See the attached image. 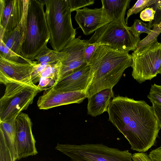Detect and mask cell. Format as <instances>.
I'll use <instances>...</instances> for the list:
<instances>
[{"instance_id":"1","label":"cell","mask_w":161,"mask_h":161,"mask_svg":"<svg viewBox=\"0 0 161 161\" xmlns=\"http://www.w3.org/2000/svg\"><path fill=\"white\" fill-rule=\"evenodd\" d=\"M107 112L108 121L123 135L131 149L145 153L154 145L161 128L152 106L145 101L114 96Z\"/></svg>"},{"instance_id":"2","label":"cell","mask_w":161,"mask_h":161,"mask_svg":"<svg viewBox=\"0 0 161 161\" xmlns=\"http://www.w3.org/2000/svg\"><path fill=\"white\" fill-rule=\"evenodd\" d=\"M132 63V56L129 52L99 46L89 62L93 76L86 91L87 98L103 89L113 88Z\"/></svg>"},{"instance_id":"3","label":"cell","mask_w":161,"mask_h":161,"mask_svg":"<svg viewBox=\"0 0 161 161\" xmlns=\"http://www.w3.org/2000/svg\"><path fill=\"white\" fill-rule=\"evenodd\" d=\"M44 0H29L25 37L21 56L32 61L45 47L50 40L44 6Z\"/></svg>"},{"instance_id":"4","label":"cell","mask_w":161,"mask_h":161,"mask_svg":"<svg viewBox=\"0 0 161 161\" xmlns=\"http://www.w3.org/2000/svg\"><path fill=\"white\" fill-rule=\"evenodd\" d=\"M45 16L53 50L61 51L76 34L72 23L68 0H45Z\"/></svg>"},{"instance_id":"5","label":"cell","mask_w":161,"mask_h":161,"mask_svg":"<svg viewBox=\"0 0 161 161\" xmlns=\"http://www.w3.org/2000/svg\"><path fill=\"white\" fill-rule=\"evenodd\" d=\"M55 149L71 161H133L128 150H121L100 144L57 143Z\"/></svg>"},{"instance_id":"6","label":"cell","mask_w":161,"mask_h":161,"mask_svg":"<svg viewBox=\"0 0 161 161\" xmlns=\"http://www.w3.org/2000/svg\"><path fill=\"white\" fill-rule=\"evenodd\" d=\"M127 27L121 22L112 21L96 30L87 42L99 43L119 51H134L140 38L134 36Z\"/></svg>"},{"instance_id":"7","label":"cell","mask_w":161,"mask_h":161,"mask_svg":"<svg viewBox=\"0 0 161 161\" xmlns=\"http://www.w3.org/2000/svg\"><path fill=\"white\" fill-rule=\"evenodd\" d=\"M3 96L0 99V121L17 117L33 102L39 92L31 87L14 82L5 85Z\"/></svg>"},{"instance_id":"8","label":"cell","mask_w":161,"mask_h":161,"mask_svg":"<svg viewBox=\"0 0 161 161\" xmlns=\"http://www.w3.org/2000/svg\"><path fill=\"white\" fill-rule=\"evenodd\" d=\"M132 76L141 84L157 76L161 65V42L156 40L131 54Z\"/></svg>"},{"instance_id":"9","label":"cell","mask_w":161,"mask_h":161,"mask_svg":"<svg viewBox=\"0 0 161 161\" xmlns=\"http://www.w3.org/2000/svg\"><path fill=\"white\" fill-rule=\"evenodd\" d=\"M32 64L22 63L5 59L0 56V82L5 85L14 82L32 88L39 92L43 89L38 87L33 82L31 75L34 65Z\"/></svg>"},{"instance_id":"10","label":"cell","mask_w":161,"mask_h":161,"mask_svg":"<svg viewBox=\"0 0 161 161\" xmlns=\"http://www.w3.org/2000/svg\"><path fill=\"white\" fill-rule=\"evenodd\" d=\"M15 124L18 160L36 155L38 152L32 132V123L28 115L20 113L16 118Z\"/></svg>"},{"instance_id":"11","label":"cell","mask_w":161,"mask_h":161,"mask_svg":"<svg viewBox=\"0 0 161 161\" xmlns=\"http://www.w3.org/2000/svg\"><path fill=\"white\" fill-rule=\"evenodd\" d=\"M87 41V40H81L79 37L75 38L61 51L67 53V55L61 61L60 72L55 83L75 70L89 64L86 62L84 56Z\"/></svg>"},{"instance_id":"12","label":"cell","mask_w":161,"mask_h":161,"mask_svg":"<svg viewBox=\"0 0 161 161\" xmlns=\"http://www.w3.org/2000/svg\"><path fill=\"white\" fill-rule=\"evenodd\" d=\"M29 0H0V27L14 29L27 12Z\"/></svg>"},{"instance_id":"13","label":"cell","mask_w":161,"mask_h":161,"mask_svg":"<svg viewBox=\"0 0 161 161\" xmlns=\"http://www.w3.org/2000/svg\"><path fill=\"white\" fill-rule=\"evenodd\" d=\"M86 98L85 91L64 92L50 87L39 97L37 104L40 109L47 110L62 105L79 104Z\"/></svg>"},{"instance_id":"14","label":"cell","mask_w":161,"mask_h":161,"mask_svg":"<svg viewBox=\"0 0 161 161\" xmlns=\"http://www.w3.org/2000/svg\"><path fill=\"white\" fill-rule=\"evenodd\" d=\"M93 76L91 65L88 64L64 77L50 87L57 91H86Z\"/></svg>"},{"instance_id":"15","label":"cell","mask_w":161,"mask_h":161,"mask_svg":"<svg viewBox=\"0 0 161 161\" xmlns=\"http://www.w3.org/2000/svg\"><path fill=\"white\" fill-rule=\"evenodd\" d=\"M17 117L0 121V161H16L18 160L16 138L15 120Z\"/></svg>"},{"instance_id":"16","label":"cell","mask_w":161,"mask_h":161,"mask_svg":"<svg viewBox=\"0 0 161 161\" xmlns=\"http://www.w3.org/2000/svg\"><path fill=\"white\" fill-rule=\"evenodd\" d=\"M75 19L84 35H90L113 20L103 8L90 9L85 7L76 11Z\"/></svg>"},{"instance_id":"17","label":"cell","mask_w":161,"mask_h":161,"mask_svg":"<svg viewBox=\"0 0 161 161\" xmlns=\"http://www.w3.org/2000/svg\"><path fill=\"white\" fill-rule=\"evenodd\" d=\"M27 13V12L13 30L4 31L0 27V39L9 48L19 55H21L22 45L25 37Z\"/></svg>"},{"instance_id":"18","label":"cell","mask_w":161,"mask_h":161,"mask_svg":"<svg viewBox=\"0 0 161 161\" xmlns=\"http://www.w3.org/2000/svg\"><path fill=\"white\" fill-rule=\"evenodd\" d=\"M114 97L113 88H106L88 98L87 114L95 117L107 112L109 103Z\"/></svg>"},{"instance_id":"19","label":"cell","mask_w":161,"mask_h":161,"mask_svg":"<svg viewBox=\"0 0 161 161\" xmlns=\"http://www.w3.org/2000/svg\"><path fill=\"white\" fill-rule=\"evenodd\" d=\"M130 0H102V6L108 16L113 21L126 24L125 17Z\"/></svg>"},{"instance_id":"20","label":"cell","mask_w":161,"mask_h":161,"mask_svg":"<svg viewBox=\"0 0 161 161\" xmlns=\"http://www.w3.org/2000/svg\"><path fill=\"white\" fill-rule=\"evenodd\" d=\"M66 53L56 51L48 48L47 46L42 50L35 57L37 63H59L61 62L66 57Z\"/></svg>"},{"instance_id":"21","label":"cell","mask_w":161,"mask_h":161,"mask_svg":"<svg viewBox=\"0 0 161 161\" xmlns=\"http://www.w3.org/2000/svg\"><path fill=\"white\" fill-rule=\"evenodd\" d=\"M0 56L11 61L22 63L32 64L34 61H32L18 55L9 48L0 39Z\"/></svg>"},{"instance_id":"22","label":"cell","mask_w":161,"mask_h":161,"mask_svg":"<svg viewBox=\"0 0 161 161\" xmlns=\"http://www.w3.org/2000/svg\"><path fill=\"white\" fill-rule=\"evenodd\" d=\"M61 66V62L52 63L48 65L38 77L39 81L41 78L50 80L54 83L57 81Z\"/></svg>"},{"instance_id":"23","label":"cell","mask_w":161,"mask_h":161,"mask_svg":"<svg viewBox=\"0 0 161 161\" xmlns=\"http://www.w3.org/2000/svg\"><path fill=\"white\" fill-rule=\"evenodd\" d=\"M127 29L134 36L138 38L140 37L142 33H146L149 34L152 31V30L147 27V24L137 19L134 20L133 24L131 26H128Z\"/></svg>"},{"instance_id":"24","label":"cell","mask_w":161,"mask_h":161,"mask_svg":"<svg viewBox=\"0 0 161 161\" xmlns=\"http://www.w3.org/2000/svg\"><path fill=\"white\" fill-rule=\"evenodd\" d=\"M156 0H138L133 6L128 11L125 19L126 25L128 18L132 15L136 14L146 8L148 7L153 4Z\"/></svg>"},{"instance_id":"25","label":"cell","mask_w":161,"mask_h":161,"mask_svg":"<svg viewBox=\"0 0 161 161\" xmlns=\"http://www.w3.org/2000/svg\"><path fill=\"white\" fill-rule=\"evenodd\" d=\"M147 97L152 103H156L161 104V85L155 83L152 85Z\"/></svg>"},{"instance_id":"26","label":"cell","mask_w":161,"mask_h":161,"mask_svg":"<svg viewBox=\"0 0 161 161\" xmlns=\"http://www.w3.org/2000/svg\"><path fill=\"white\" fill-rule=\"evenodd\" d=\"M151 7L155 11L154 19L147 23V27L150 29L154 25L159 24L161 22V0H156Z\"/></svg>"},{"instance_id":"27","label":"cell","mask_w":161,"mask_h":161,"mask_svg":"<svg viewBox=\"0 0 161 161\" xmlns=\"http://www.w3.org/2000/svg\"><path fill=\"white\" fill-rule=\"evenodd\" d=\"M69 6L71 13L74 11L92 5L94 3V0H68Z\"/></svg>"},{"instance_id":"28","label":"cell","mask_w":161,"mask_h":161,"mask_svg":"<svg viewBox=\"0 0 161 161\" xmlns=\"http://www.w3.org/2000/svg\"><path fill=\"white\" fill-rule=\"evenodd\" d=\"M100 45L101 44L99 43H88L87 41L84 51V56L85 60L88 64H89L93 54Z\"/></svg>"},{"instance_id":"29","label":"cell","mask_w":161,"mask_h":161,"mask_svg":"<svg viewBox=\"0 0 161 161\" xmlns=\"http://www.w3.org/2000/svg\"><path fill=\"white\" fill-rule=\"evenodd\" d=\"M155 11L151 7H148L143 10L140 14V18L144 21H152L154 19Z\"/></svg>"},{"instance_id":"30","label":"cell","mask_w":161,"mask_h":161,"mask_svg":"<svg viewBox=\"0 0 161 161\" xmlns=\"http://www.w3.org/2000/svg\"><path fill=\"white\" fill-rule=\"evenodd\" d=\"M148 155L152 161H161V147L151 150Z\"/></svg>"},{"instance_id":"31","label":"cell","mask_w":161,"mask_h":161,"mask_svg":"<svg viewBox=\"0 0 161 161\" xmlns=\"http://www.w3.org/2000/svg\"><path fill=\"white\" fill-rule=\"evenodd\" d=\"M133 161H152L147 153L143 152L135 153L132 154Z\"/></svg>"},{"instance_id":"32","label":"cell","mask_w":161,"mask_h":161,"mask_svg":"<svg viewBox=\"0 0 161 161\" xmlns=\"http://www.w3.org/2000/svg\"><path fill=\"white\" fill-rule=\"evenodd\" d=\"M152 106L161 129V104L154 103H152Z\"/></svg>"},{"instance_id":"33","label":"cell","mask_w":161,"mask_h":161,"mask_svg":"<svg viewBox=\"0 0 161 161\" xmlns=\"http://www.w3.org/2000/svg\"><path fill=\"white\" fill-rule=\"evenodd\" d=\"M158 74L161 75V65L158 71Z\"/></svg>"},{"instance_id":"34","label":"cell","mask_w":161,"mask_h":161,"mask_svg":"<svg viewBox=\"0 0 161 161\" xmlns=\"http://www.w3.org/2000/svg\"><path fill=\"white\" fill-rule=\"evenodd\" d=\"M159 26L161 28V22L160 23L158 24Z\"/></svg>"}]
</instances>
